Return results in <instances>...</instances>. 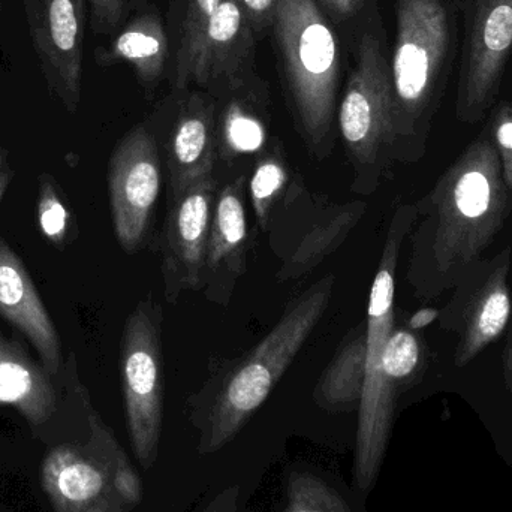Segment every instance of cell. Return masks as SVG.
<instances>
[{"label":"cell","mask_w":512,"mask_h":512,"mask_svg":"<svg viewBox=\"0 0 512 512\" xmlns=\"http://www.w3.org/2000/svg\"><path fill=\"white\" fill-rule=\"evenodd\" d=\"M417 209L400 207L388 228L378 273L370 289L366 319V370L358 405L355 444V483L361 490L372 484L384 453L393 411V387L382 366V354L394 330V294L400 248L417 219Z\"/></svg>","instance_id":"obj_5"},{"label":"cell","mask_w":512,"mask_h":512,"mask_svg":"<svg viewBox=\"0 0 512 512\" xmlns=\"http://www.w3.org/2000/svg\"><path fill=\"white\" fill-rule=\"evenodd\" d=\"M421 348L417 337L408 330L394 328L382 354V366L391 384L408 378L420 363Z\"/></svg>","instance_id":"obj_27"},{"label":"cell","mask_w":512,"mask_h":512,"mask_svg":"<svg viewBox=\"0 0 512 512\" xmlns=\"http://www.w3.org/2000/svg\"><path fill=\"white\" fill-rule=\"evenodd\" d=\"M255 33L240 0H221L206 33L176 87L194 83L210 90L243 86L252 77Z\"/></svg>","instance_id":"obj_13"},{"label":"cell","mask_w":512,"mask_h":512,"mask_svg":"<svg viewBox=\"0 0 512 512\" xmlns=\"http://www.w3.org/2000/svg\"><path fill=\"white\" fill-rule=\"evenodd\" d=\"M366 370V322L343 340L339 352L322 373L315 402L328 411L358 409Z\"/></svg>","instance_id":"obj_22"},{"label":"cell","mask_w":512,"mask_h":512,"mask_svg":"<svg viewBox=\"0 0 512 512\" xmlns=\"http://www.w3.org/2000/svg\"><path fill=\"white\" fill-rule=\"evenodd\" d=\"M432 254L439 270L466 267L483 254L511 210L495 141H474L429 195Z\"/></svg>","instance_id":"obj_3"},{"label":"cell","mask_w":512,"mask_h":512,"mask_svg":"<svg viewBox=\"0 0 512 512\" xmlns=\"http://www.w3.org/2000/svg\"><path fill=\"white\" fill-rule=\"evenodd\" d=\"M366 206L360 201L345 206H330L316 221L295 237L294 246L283 254L280 282L297 280L316 267L322 259L336 251L351 233Z\"/></svg>","instance_id":"obj_21"},{"label":"cell","mask_w":512,"mask_h":512,"mask_svg":"<svg viewBox=\"0 0 512 512\" xmlns=\"http://www.w3.org/2000/svg\"><path fill=\"white\" fill-rule=\"evenodd\" d=\"M511 53L512 0H472L460 62V120L475 123L486 116Z\"/></svg>","instance_id":"obj_10"},{"label":"cell","mask_w":512,"mask_h":512,"mask_svg":"<svg viewBox=\"0 0 512 512\" xmlns=\"http://www.w3.org/2000/svg\"><path fill=\"white\" fill-rule=\"evenodd\" d=\"M38 222L48 242L63 251L71 233V213L60 197L59 188L48 174L39 176Z\"/></svg>","instance_id":"obj_25"},{"label":"cell","mask_w":512,"mask_h":512,"mask_svg":"<svg viewBox=\"0 0 512 512\" xmlns=\"http://www.w3.org/2000/svg\"><path fill=\"white\" fill-rule=\"evenodd\" d=\"M162 310L141 301L129 315L120 346L123 399L129 439L138 463L155 466L164 421Z\"/></svg>","instance_id":"obj_8"},{"label":"cell","mask_w":512,"mask_h":512,"mask_svg":"<svg viewBox=\"0 0 512 512\" xmlns=\"http://www.w3.org/2000/svg\"><path fill=\"white\" fill-rule=\"evenodd\" d=\"M89 3L93 33L116 36L128 15V0H89Z\"/></svg>","instance_id":"obj_29"},{"label":"cell","mask_w":512,"mask_h":512,"mask_svg":"<svg viewBox=\"0 0 512 512\" xmlns=\"http://www.w3.org/2000/svg\"><path fill=\"white\" fill-rule=\"evenodd\" d=\"M33 48L51 92L75 113L83 75L84 0H23Z\"/></svg>","instance_id":"obj_11"},{"label":"cell","mask_w":512,"mask_h":512,"mask_svg":"<svg viewBox=\"0 0 512 512\" xmlns=\"http://www.w3.org/2000/svg\"><path fill=\"white\" fill-rule=\"evenodd\" d=\"M171 198L180 197L195 183L213 176L218 161L216 102L192 93L180 108L167 143Z\"/></svg>","instance_id":"obj_16"},{"label":"cell","mask_w":512,"mask_h":512,"mask_svg":"<svg viewBox=\"0 0 512 512\" xmlns=\"http://www.w3.org/2000/svg\"><path fill=\"white\" fill-rule=\"evenodd\" d=\"M219 3L221 0H188L180 33L179 50L176 54V78L188 68Z\"/></svg>","instance_id":"obj_26"},{"label":"cell","mask_w":512,"mask_h":512,"mask_svg":"<svg viewBox=\"0 0 512 512\" xmlns=\"http://www.w3.org/2000/svg\"><path fill=\"white\" fill-rule=\"evenodd\" d=\"M0 316L17 328L41 358L51 378L62 367V342L23 261L0 237Z\"/></svg>","instance_id":"obj_15"},{"label":"cell","mask_w":512,"mask_h":512,"mask_svg":"<svg viewBox=\"0 0 512 512\" xmlns=\"http://www.w3.org/2000/svg\"><path fill=\"white\" fill-rule=\"evenodd\" d=\"M158 144L146 126H135L114 149L108 165L114 234L126 254L143 248L161 192Z\"/></svg>","instance_id":"obj_9"},{"label":"cell","mask_w":512,"mask_h":512,"mask_svg":"<svg viewBox=\"0 0 512 512\" xmlns=\"http://www.w3.org/2000/svg\"><path fill=\"white\" fill-rule=\"evenodd\" d=\"M333 286L334 276L313 283L254 351L222 378L206 412L197 418L198 453L222 450L261 408L324 316Z\"/></svg>","instance_id":"obj_1"},{"label":"cell","mask_w":512,"mask_h":512,"mask_svg":"<svg viewBox=\"0 0 512 512\" xmlns=\"http://www.w3.org/2000/svg\"><path fill=\"white\" fill-rule=\"evenodd\" d=\"M339 128L355 170L354 191L369 194L397 140L393 81L381 44L364 35L339 108Z\"/></svg>","instance_id":"obj_7"},{"label":"cell","mask_w":512,"mask_h":512,"mask_svg":"<svg viewBox=\"0 0 512 512\" xmlns=\"http://www.w3.org/2000/svg\"><path fill=\"white\" fill-rule=\"evenodd\" d=\"M240 487L230 486L219 492L201 512H237L239 510Z\"/></svg>","instance_id":"obj_31"},{"label":"cell","mask_w":512,"mask_h":512,"mask_svg":"<svg viewBox=\"0 0 512 512\" xmlns=\"http://www.w3.org/2000/svg\"><path fill=\"white\" fill-rule=\"evenodd\" d=\"M245 173L216 194L204 267V292L213 303L228 304L248 262Z\"/></svg>","instance_id":"obj_14"},{"label":"cell","mask_w":512,"mask_h":512,"mask_svg":"<svg viewBox=\"0 0 512 512\" xmlns=\"http://www.w3.org/2000/svg\"><path fill=\"white\" fill-rule=\"evenodd\" d=\"M218 191V180L212 176L170 200L161 242L168 303H176L182 292L204 288L207 243Z\"/></svg>","instance_id":"obj_12"},{"label":"cell","mask_w":512,"mask_h":512,"mask_svg":"<svg viewBox=\"0 0 512 512\" xmlns=\"http://www.w3.org/2000/svg\"><path fill=\"white\" fill-rule=\"evenodd\" d=\"M87 439L45 456L41 483L54 512H132L143 499L140 477L110 427L89 405Z\"/></svg>","instance_id":"obj_4"},{"label":"cell","mask_w":512,"mask_h":512,"mask_svg":"<svg viewBox=\"0 0 512 512\" xmlns=\"http://www.w3.org/2000/svg\"><path fill=\"white\" fill-rule=\"evenodd\" d=\"M490 128L501 159L502 177L512 194V104L505 102L496 108Z\"/></svg>","instance_id":"obj_28"},{"label":"cell","mask_w":512,"mask_h":512,"mask_svg":"<svg viewBox=\"0 0 512 512\" xmlns=\"http://www.w3.org/2000/svg\"><path fill=\"white\" fill-rule=\"evenodd\" d=\"M14 170H12L11 161H9L8 150L0 147V201L5 195L6 189L11 185Z\"/></svg>","instance_id":"obj_33"},{"label":"cell","mask_w":512,"mask_h":512,"mask_svg":"<svg viewBox=\"0 0 512 512\" xmlns=\"http://www.w3.org/2000/svg\"><path fill=\"white\" fill-rule=\"evenodd\" d=\"M0 11H2V0H0Z\"/></svg>","instance_id":"obj_36"},{"label":"cell","mask_w":512,"mask_h":512,"mask_svg":"<svg viewBox=\"0 0 512 512\" xmlns=\"http://www.w3.org/2000/svg\"><path fill=\"white\" fill-rule=\"evenodd\" d=\"M438 316V310L432 309V307L418 310V312L414 313L411 319H409V328H412V330H421V328L429 327L432 322L438 319Z\"/></svg>","instance_id":"obj_34"},{"label":"cell","mask_w":512,"mask_h":512,"mask_svg":"<svg viewBox=\"0 0 512 512\" xmlns=\"http://www.w3.org/2000/svg\"><path fill=\"white\" fill-rule=\"evenodd\" d=\"M283 512H352L337 490L310 472H292Z\"/></svg>","instance_id":"obj_24"},{"label":"cell","mask_w":512,"mask_h":512,"mask_svg":"<svg viewBox=\"0 0 512 512\" xmlns=\"http://www.w3.org/2000/svg\"><path fill=\"white\" fill-rule=\"evenodd\" d=\"M222 110H216V143L222 161L261 155L270 131V95L264 81L252 75L243 86L230 90Z\"/></svg>","instance_id":"obj_17"},{"label":"cell","mask_w":512,"mask_h":512,"mask_svg":"<svg viewBox=\"0 0 512 512\" xmlns=\"http://www.w3.org/2000/svg\"><path fill=\"white\" fill-rule=\"evenodd\" d=\"M504 370L508 385L512 388V322L510 334H508L507 346H505L504 351Z\"/></svg>","instance_id":"obj_35"},{"label":"cell","mask_w":512,"mask_h":512,"mask_svg":"<svg viewBox=\"0 0 512 512\" xmlns=\"http://www.w3.org/2000/svg\"><path fill=\"white\" fill-rule=\"evenodd\" d=\"M291 174L279 149L265 150L258 156L248 180L249 197L259 228L267 233L274 213L291 189Z\"/></svg>","instance_id":"obj_23"},{"label":"cell","mask_w":512,"mask_h":512,"mask_svg":"<svg viewBox=\"0 0 512 512\" xmlns=\"http://www.w3.org/2000/svg\"><path fill=\"white\" fill-rule=\"evenodd\" d=\"M255 35H262L273 24L277 0H240Z\"/></svg>","instance_id":"obj_30"},{"label":"cell","mask_w":512,"mask_h":512,"mask_svg":"<svg viewBox=\"0 0 512 512\" xmlns=\"http://www.w3.org/2000/svg\"><path fill=\"white\" fill-rule=\"evenodd\" d=\"M0 405L17 409L33 430L56 412L51 376L27 354L20 342L0 333Z\"/></svg>","instance_id":"obj_18"},{"label":"cell","mask_w":512,"mask_h":512,"mask_svg":"<svg viewBox=\"0 0 512 512\" xmlns=\"http://www.w3.org/2000/svg\"><path fill=\"white\" fill-rule=\"evenodd\" d=\"M325 8L330 9L334 17L348 20L360 12L364 0H321Z\"/></svg>","instance_id":"obj_32"},{"label":"cell","mask_w":512,"mask_h":512,"mask_svg":"<svg viewBox=\"0 0 512 512\" xmlns=\"http://www.w3.org/2000/svg\"><path fill=\"white\" fill-rule=\"evenodd\" d=\"M168 56V39L164 21L156 11H146L129 21L113 41L95 53L98 65L129 63L140 83L152 90L161 80Z\"/></svg>","instance_id":"obj_20"},{"label":"cell","mask_w":512,"mask_h":512,"mask_svg":"<svg viewBox=\"0 0 512 512\" xmlns=\"http://www.w3.org/2000/svg\"><path fill=\"white\" fill-rule=\"evenodd\" d=\"M271 30L295 128L310 152L325 158L342 69L336 33L315 0H277Z\"/></svg>","instance_id":"obj_2"},{"label":"cell","mask_w":512,"mask_h":512,"mask_svg":"<svg viewBox=\"0 0 512 512\" xmlns=\"http://www.w3.org/2000/svg\"><path fill=\"white\" fill-rule=\"evenodd\" d=\"M391 62L397 138L412 137L450 72L453 12L444 0H396Z\"/></svg>","instance_id":"obj_6"},{"label":"cell","mask_w":512,"mask_h":512,"mask_svg":"<svg viewBox=\"0 0 512 512\" xmlns=\"http://www.w3.org/2000/svg\"><path fill=\"white\" fill-rule=\"evenodd\" d=\"M502 256V255H501ZM510 249L501 264L492 271L466 310L465 325L457 343L454 363L463 367L471 363L490 343L498 340L511 318V295L508 289Z\"/></svg>","instance_id":"obj_19"}]
</instances>
